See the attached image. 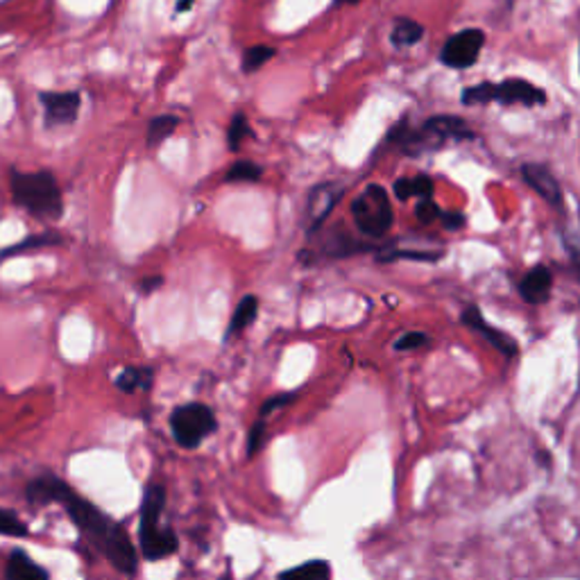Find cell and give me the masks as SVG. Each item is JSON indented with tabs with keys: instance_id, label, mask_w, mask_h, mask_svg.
I'll list each match as a JSON object with an SVG mask.
<instances>
[{
	"instance_id": "e0dca14e",
	"label": "cell",
	"mask_w": 580,
	"mask_h": 580,
	"mask_svg": "<svg viewBox=\"0 0 580 580\" xmlns=\"http://www.w3.org/2000/svg\"><path fill=\"white\" fill-rule=\"evenodd\" d=\"M392 190L399 199H411V198L426 199L433 195V179H430L429 175L401 177V179L394 181Z\"/></svg>"
},
{
	"instance_id": "f1b7e54d",
	"label": "cell",
	"mask_w": 580,
	"mask_h": 580,
	"mask_svg": "<svg viewBox=\"0 0 580 580\" xmlns=\"http://www.w3.org/2000/svg\"><path fill=\"white\" fill-rule=\"evenodd\" d=\"M562 240H565V247L566 252H569L571 261H574L575 270L580 272V229L565 227V231H562Z\"/></svg>"
},
{
	"instance_id": "7a4b0ae2",
	"label": "cell",
	"mask_w": 580,
	"mask_h": 580,
	"mask_svg": "<svg viewBox=\"0 0 580 580\" xmlns=\"http://www.w3.org/2000/svg\"><path fill=\"white\" fill-rule=\"evenodd\" d=\"M469 139H474V130L460 116H449V113L426 118L415 127L408 121H401L388 131V143L397 145V150H401L408 157L435 152L449 143H460V140Z\"/></svg>"
},
{
	"instance_id": "d590c367",
	"label": "cell",
	"mask_w": 580,
	"mask_h": 580,
	"mask_svg": "<svg viewBox=\"0 0 580 580\" xmlns=\"http://www.w3.org/2000/svg\"><path fill=\"white\" fill-rule=\"evenodd\" d=\"M361 0H334V7H343V5H358Z\"/></svg>"
},
{
	"instance_id": "d6986e66",
	"label": "cell",
	"mask_w": 580,
	"mask_h": 580,
	"mask_svg": "<svg viewBox=\"0 0 580 580\" xmlns=\"http://www.w3.org/2000/svg\"><path fill=\"white\" fill-rule=\"evenodd\" d=\"M424 39V25L412 18H397L394 21L392 32H390V41L397 48H408V45H415L417 41Z\"/></svg>"
},
{
	"instance_id": "3957f363",
	"label": "cell",
	"mask_w": 580,
	"mask_h": 580,
	"mask_svg": "<svg viewBox=\"0 0 580 580\" xmlns=\"http://www.w3.org/2000/svg\"><path fill=\"white\" fill-rule=\"evenodd\" d=\"M14 202L41 220H57L63 213V198L57 179L48 170L16 172L9 175Z\"/></svg>"
},
{
	"instance_id": "5bb4252c",
	"label": "cell",
	"mask_w": 580,
	"mask_h": 580,
	"mask_svg": "<svg viewBox=\"0 0 580 580\" xmlns=\"http://www.w3.org/2000/svg\"><path fill=\"white\" fill-rule=\"evenodd\" d=\"M68 489V483H63L57 476H39L32 483H27L25 497L32 506H48V503H59L62 501L63 492Z\"/></svg>"
},
{
	"instance_id": "ba28073f",
	"label": "cell",
	"mask_w": 580,
	"mask_h": 580,
	"mask_svg": "<svg viewBox=\"0 0 580 580\" xmlns=\"http://www.w3.org/2000/svg\"><path fill=\"white\" fill-rule=\"evenodd\" d=\"M460 322L467 326V329L476 331V334L483 335L485 340H488L489 344H492L494 349H497L501 356L506 358H515L517 353H519V344H517V340L512 338V335H508L506 331L497 329V326L488 324L483 317V313H480V308L476 306V304H469V306L462 311L460 315Z\"/></svg>"
},
{
	"instance_id": "4316f807",
	"label": "cell",
	"mask_w": 580,
	"mask_h": 580,
	"mask_svg": "<svg viewBox=\"0 0 580 580\" xmlns=\"http://www.w3.org/2000/svg\"><path fill=\"white\" fill-rule=\"evenodd\" d=\"M0 535H7V537H25L27 526L23 524L14 512L0 510Z\"/></svg>"
},
{
	"instance_id": "9c48e42d",
	"label": "cell",
	"mask_w": 580,
	"mask_h": 580,
	"mask_svg": "<svg viewBox=\"0 0 580 580\" xmlns=\"http://www.w3.org/2000/svg\"><path fill=\"white\" fill-rule=\"evenodd\" d=\"M521 177H524L526 184H528L548 207L562 211V207H565V195H562V188L560 184H557L556 175H553L546 166H542V163H524V166H521Z\"/></svg>"
},
{
	"instance_id": "4fadbf2b",
	"label": "cell",
	"mask_w": 580,
	"mask_h": 580,
	"mask_svg": "<svg viewBox=\"0 0 580 580\" xmlns=\"http://www.w3.org/2000/svg\"><path fill=\"white\" fill-rule=\"evenodd\" d=\"M553 290V275L546 266H535L530 267L524 275V279L519 281V295L524 302L539 306V304L548 302Z\"/></svg>"
},
{
	"instance_id": "836d02e7",
	"label": "cell",
	"mask_w": 580,
	"mask_h": 580,
	"mask_svg": "<svg viewBox=\"0 0 580 580\" xmlns=\"http://www.w3.org/2000/svg\"><path fill=\"white\" fill-rule=\"evenodd\" d=\"M161 284H163L161 276H148V279L140 281V293H145V295L152 293V290H157Z\"/></svg>"
},
{
	"instance_id": "9a60e30c",
	"label": "cell",
	"mask_w": 580,
	"mask_h": 580,
	"mask_svg": "<svg viewBox=\"0 0 580 580\" xmlns=\"http://www.w3.org/2000/svg\"><path fill=\"white\" fill-rule=\"evenodd\" d=\"M5 578L7 580H48V571L36 565L27 553L14 551L7 557L5 566Z\"/></svg>"
},
{
	"instance_id": "e575fe53",
	"label": "cell",
	"mask_w": 580,
	"mask_h": 580,
	"mask_svg": "<svg viewBox=\"0 0 580 580\" xmlns=\"http://www.w3.org/2000/svg\"><path fill=\"white\" fill-rule=\"evenodd\" d=\"M190 5H193V0H179V3H177V12H186Z\"/></svg>"
},
{
	"instance_id": "7402d4cb",
	"label": "cell",
	"mask_w": 580,
	"mask_h": 580,
	"mask_svg": "<svg viewBox=\"0 0 580 580\" xmlns=\"http://www.w3.org/2000/svg\"><path fill=\"white\" fill-rule=\"evenodd\" d=\"M179 125V118L175 116H157L150 121L148 127V143L150 145H159L161 140H166L172 131Z\"/></svg>"
},
{
	"instance_id": "ac0fdd59",
	"label": "cell",
	"mask_w": 580,
	"mask_h": 580,
	"mask_svg": "<svg viewBox=\"0 0 580 580\" xmlns=\"http://www.w3.org/2000/svg\"><path fill=\"white\" fill-rule=\"evenodd\" d=\"M276 580H331V565L326 560H308L293 569L281 571Z\"/></svg>"
},
{
	"instance_id": "44dd1931",
	"label": "cell",
	"mask_w": 580,
	"mask_h": 580,
	"mask_svg": "<svg viewBox=\"0 0 580 580\" xmlns=\"http://www.w3.org/2000/svg\"><path fill=\"white\" fill-rule=\"evenodd\" d=\"M256 311H258V302L254 295H247V297L240 299L234 317H231V324H229V329H227V334L234 335V334H238V331L247 329V326L254 322V317H256Z\"/></svg>"
},
{
	"instance_id": "5b68a950",
	"label": "cell",
	"mask_w": 580,
	"mask_h": 580,
	"mask_svg": "<svg viewBox=\"0 0 580 580\" xmlns=\"http://www.w3.org/2000/svg\"><path fill=\"white\" fill-rule=\"evenodd\" d=\"M352 218L358 229L370 238H381V236L388 234L394 220L388 190L379 184L367 186L352 202Z\"/></svg>"
},
{
	"instance_id": "52a82bcc",
	"label": "cell",
	"mask_w": 580,
	"mask_h": 580,
	"mask_svg": "<svg viewBox=\"0 0 580 580\" xmlns=\"http://www.w3.org/2000/svg\"><path fill=\"white\" fill-rule=\"evenodd\" d=\"M483 45L485 32L478 27H467V30L456 32L444 41L442 50H440V62L449 68H456V71H465V68L474 66Z\"/></svg>"
},
{
	"instance_id": "277c9868",
	"label": "cell",
	"mask_w": 580,
	"mask_h": 580,
	"mask_svg": "<svg viewBox=\"0 0 580 580\" xmlns=\"http://www.w3.org/2000/svg\"><path fill=\"white\" fill-rule=\"evenodd\" d=\"M524 104V107H539L546 104V91L535 86L533 82L521 80V77H510L498 84L492 82H480V84L469 86L462 91V104Z\"/></svg>"
},
{
	"instance_id": "cb8c5ba5",
	"label": "cell",
	"mask_w": 580,
	"mask_h": 580,
	"mask_svg": "<svg viewBox=\"0 0 580 580\" xmlns=\"http://www.w3.org/2000/svg\"><path fill=\"white\" fill-rule=\"evenodd\" d=\"M263 175V168L254 161H236L234 166H229L225 179L236 184V181H258Z\"/></svg>"
},
{
	"instance_id": "603a6c76",
	"label": "cell",
	"mask_w": 580,
	"mask_h": 580,
	"mask_svg": "<svg viewBox=\"0 0 580 580\" xmlns=\"http://www.w3.org/2000/svg\"><path fill=\"white\" fill-rule=\"evenodd\" d=\"M62 243V236L57 234H39V236H30V238L21 240L14 247L5 249L3 256H12V254H21V252H30V249H39V247H53V245Z\"/></svg>"
},
{
	"instance_id": "30bf717a",
	"label": "cell",
	"mask_w": 580,
	"mask_h": 580,
	"mask_svg": "<svg viewBox=\"0 0 580 580\" xmlns=\"http://www.w3.org/2000/svg\"><path fill=\"white\" fill-rule=\"evenodd\" d=\"M48 125H68L80 111V93L75 91H45L39 95Z\"/></svg>"
},
{
	"instance_id": "6da1fadb",
	"label": "cell",
	"mask_w": 580,
	"mask_h": 580,
	"mask_svg": "<svg viewBox=\"0 0 580 580\" xmlns=\"http://www.w3.org/2000/svg\"><path fill=\"white\" fill-rule=\"evenodd\" d=\"M59 503L66 508L68 517H71L72 524L77 526L82 537L89 544H93V546L111 562L113 569L122 571V574H134L136 551L130 535L125 533L122 526H118L116 521L109 519V517L104 515L100 508H95L93 503L72 492L71 485H68V489L63 492Z\"/></svg>"
},
{
	"instance_id": "ffe728a7",
	"label": "cell",
	"mask_w": 580,
	"mask_h": 580,
	"mask_svg": "<svg viewBox=\"0 0 580 580\" xmlns=\"http://www.w3.org/2000/svg\"><path fill=\"white\" fill-rule=\"evenodd\" d=\"M150 383H152V372L140 367H127L116 376V388L125 394L136 392L139 388H150Z\"/></svg>"
},
{
	"instance_id": "f546056e",
	"label": "cell",
	"mask_w": 580,
	"mask_h": 580,
	"mask_svg": "<svg viewBox=\"0 0 580 580\" xmlns=\"http://www.w3.org/2000/svg\"><path fill=\"white\" fill-rule=\"evenodd\" d=\"M415 216H417V220L424 222V225H429V222L440 220V216H442V208H440L438 204L433 202V198H426V199H421L420 204H417Z\"/></svg>"
},
{
	"instance_id": "8992f818",
	"label": "cell",
	"mask_w": 580,
	"mask_h": 580,
	"mask_svg": "<svg viewBox=\"0 0 580 580\" xmlns=\"http://www.w3.org/2000/svg\"><path fill=\"white\" fill-rule=\"evenodd\" d=\"M170 429L179 447L195 449L202 440L216 433L218 420L211 408L204 403H186L172 411Z\"/></svg>"
},
{
	"instance_id": "484cf974",
	"label": "cell",
	"mask_w": 580,
	"mask_h": 580,
	"mask_svg": "<svg viewBox=\"0 0 580 580\" xmlns=\"http://www.w3.org/2000/svg\"><path fill=\"white\" fill-rule=\"evenodd\" d=\"M247 134H249L247 116H243V113H236V116L231 118L229 127H227V143H229V150H234L236 152Z\"/></svg>"
},
{
	"instance_id": "d4e9b609",
	"label": "cell",
	"mask_w": 580,
	"mask_h": 580,
	"mask_svg": "<svg viewBox=\"0 0 580 580\" xmlns=\"http://www.w3.org/2000/svg\"><path fill=\"white\" fill-rule=\"evenodd\" d=\"M272 57H275V48H270V45H252V48L245 50L243 54V71H258V68H263V63L270 62Z\"/></svg>"
},
{
	"instance_id": "2e32d148",
	"label": "cell",
	"mask_w": 580,
	"mask_h": 580,
	"mask_svg": "<svg viewBox=\"0 0 580 580\" xmlns=\"http://www.w3.org/2000/svg\"><path fill=\"white\" fill-rule=\"evenodd\" d=\"M163 506H166V489H163L161 485H148L143 497V506H140L139 528H145V526H159Z\"/></svg>"
},
{
	"instance_id": "8fae6325",
	"label": "cell",
	"mask_w": 580,
	"mask_h": 580,
	"mask_svg": "<svg viewBox=\"0 0 580 580\" xmlns=\"http://www.w3.org/2000/svg\"><path fill=\"white\" fill-rule=\"evenodd\" d=\"M139 544H140V553H143L145 560H163V557H170L172 553H177L179 548V539L172 533L170 528H163L159 526H145V528H139Z\"/></svg>"
},
{
	"instance_id": "7c38bea8",
	"label": "cell",
	"mask_w": 580,
	"mask_h": 580,
	"mask_svg": "<svg viewBox=\"0 0 580 580\" xmlns=\"http://www.w3.org/2000/svg\"><path fill=\"white\" fill-rule=\"evenodd\" d=\"M340 195H343V186L334 184H320L311 190L308 195V204H306V218H308V227L311 231L320 229L322 222L329 218V213L334 211V207L338 204Z\"/></svg>"
},
{
	"instance_id": "d6a6232c",
	"label": "cell",
	"mask_w": 580,
	"mask_h": 580,
	"mask_svg": "<svg viewBox=\"0 0 580 580\" xmlns=\"http://www.w3.org/2000/svg\"><path fill=\"white\" fill-rule=\"evenodd\" d=\"M440 220H442L444 229H462V225H465V216L458 211H442V216H440Z\"/></svg>"
},
{
	"instance_id": "1f68e13d",
	"label": "cell",
	"mask_w": 580,
	"mask_h": 580,
	"mask_svg": "<svg viewBox=\"0 0 580 580\" xmlns=\"http://www.w3.org/2000/svg\"><path fill=\"white\" fill-rule=\"evenodd\" d=\"M293 397H295V392L275 394V397H270V399H267V401H263V406H261V420H263V417L270 415L272 411H276V408H281V406H285V403L293 401Z\"/></svg>"
},
{
	"instance_id": "4dcf8cb0",
	"label": "cell",
	"mask_w": 580,
	"mask_h": 580,
	"mask_svg": "<svg viewBox=\"0 0 580 580\" xmlns=\"http://www.w3.org/2000/svg\"><path fill=\"white\" fill-rule=\"evenodd\" d=\"M263 440H266V421L258 420L247 433V453L249 456H256L258 449L263 447Z\"/></svg>"
},
{
	"instance_id": "83f0119b",
	"label": "cell",
	"mask_w": 580,
	"mask_h": 580,
	"mask_svg": "<svg viewBox=\"0 0 580 580\" xmlns=\"http://www.w3.org/2000/svg\"><path fill=\"white\" fill-rule=\"evenodd\" d=\"M429 343L430 338L426 334H421V331H408V334H403L401 338L394 343V349H397V352H411V349L426 347Z\"/></svg>"
}]
</instances>
